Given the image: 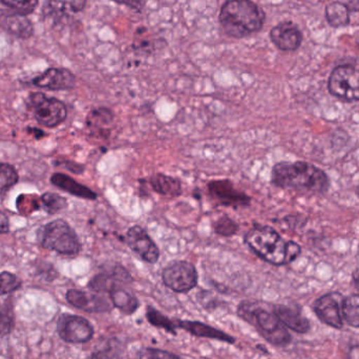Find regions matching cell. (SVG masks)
Here are the masks:
<instances>
[{"instance_id": "1", "label": "cell", "mask_w": 359, "mask_h": 359, "mask_svg": "<svg viewBox=\"0 0 359 359\" xmlns=\"http://www.w3.org/2000/svg\"><path fill=\"white\" fill-rule=\"evenodd\" d=\"M244 241L259 259L274 266L288 265L302 252L299 244L287 242L269 226H255L247 232Z\"/></svg>"}, {"instance_id": "2", "label": "cell", "mask_w": 359, "mask_h": 359, "mask_svg": "<svg viewBox=\"0 0 359 359\" xmlns=\"http://www.w3.org/2000/svg\"><path fill=\"white\" fill-rule=\"evenodd\" d=\"M271 183L276 187L299 190L309 194H324L329 179L320 168L307 162H280L272 168Z\"/></svg>"}, {"instance_id": "3", "label": "cell", "mask_w": 359, "mask_h": 359, "mask_svg": "<svg viewBox=\"0 0 359 359\" xmlns=\"http://www.w3.org/2000/svg\"><path fill=\"white\" fill-rule=\"evenodd\" d=\"M265 14L252 0H226L219 12L224 32L233 38H244L263 27Z\"/></svg>"}, {"instance_id": "4", "label": "cell", "mask_w": 359, "mask_h": 359, "mask_svg": "<svg viewBox=\"0 0 359 359\" xmlns=\"http://www.w3.org/2000/svg\"><path fill=\"white\" fill-rule=\"evenodd\" d=\"M238 314L252 325L257 332L270 344L284 347L291 341L286 327L274 314L273 310H268L264 304L259 302H243L238 308Z\"/></svg>"}, {"instance_id": "5", "label": "cell", "mask_w": 359, "mask_h": 359, "mask_svg": "<svg viewBox=\"0 0 359 359\" xmlns=\"http://www.w3.org/2000/svg\"><path fill=\"white\" fill-rule=\"evenodd\" d=\"M37 240L43 248L67 257H76L81 250L77 233L63 219H56L40 227Z\"/></svg>"}, {"instance_id": "6", "label": "cell", "mask_w": 359, "mask_h": 359, "mask_svg": "<svg viewBox=\"0 0 359 359\" xmlns=\"http://www.w3.org/2000/svg\"><path fill=\"white\" fill-rule=\"evenodd\" d=\"M329 92L345 101H359V67L354 65H339L331 73L328 83Z\"/></svg>"}, {"instance_id": "7", "label": "cell", "mask_w": 359, "mask_h": 359, "mask_svg": "<svg viewBox=\"0 0 359 359\" xmlns=\"http://www.w3.org/2000/svg\"><path fill=\"white\" fill-rule=\"evenodd\" d=\"M34 118L46 128H56L67 119V107L62 101L48 98L42 93H34L29 97Z\"/></svg>"}, {"instance_id": "8", "label": "cell", "mask_w": 359, "mask_h": 359, "mask_svg": "<svg viewBox=\"0 0 359 359\" xmlns=\"http://www.w3.org/2000/svg\"><path fill=\"white\" fill-rule=\"evenodd\" d=\"M198 271L189 262H172L162 271L164 285L175 292L185 293L192 290L198 284Z\"/></svg>"}, {"instance_id": "9", "label": "cell", "mask_w": 359, "mask_h": 359, "mask_svg": "<svg viewBox=\"0 0 359 359\" xmlns=\"http://www.w3.org/2000/svg\"><path fill=\"white\" fill-rule=\"evenodd\" d=\"M58 332L63 341L69 344H84L94 337V328L86 318L78 316H61Z\"/></svg>"}, {"instance_id": "10", "label": "cell", "mask_w": 359, "mask_h": 359, "mask_svg": "<svg viewBox=\"0 0 359 359\" xmlns=\"http://www.w3.org/2000/svg\"><path fill=\"white\" fill-rule=\"evenodd\" d=\"M126 243L128 247L143 261L156 264L160 259V249L147 230L141 226L135 225L126 232Z\"/></svg>"}, {"instance_id": "11", "label": "cell", "mask_w": 359, "mask_h": 359, "mask_svg": "<svg viewBox=\"0 0 359 359\" xmlns=\"http://www.w3.org/2000/svg\"><path fill=\"white\" fill-rule=\"evenodd\" d=\"M209 194L222 206L246 207L250 204V196L236 189L229 180H217L208 184Z\"/></svg>"}, {"instance_id": "12", "label": "cell", "mask_w": 359, "mask_h": 359, "mask_svg": "<svg viewBox=\"0 0 359 359\" xmlns=\"http://www.w3.org/2000/svg\"><path fill=\"white\" fill-rule=\"evenodd\" d=\"M344 297L339 293H329L320 297L314 304V312L323 323L341 329L343 327Z\"/></svg>"}, {"instance_id": "13", "label": "cell", "mask_w": 359, "mask_h": 359, "mask_svg": "<svg viewBox=\"0 0 359 359\" xmlns=\"http://www.w3.org/2000/svg\"><path fill=\"white\" fill-rule=\"evenodd\" d=\"M133 282L130 272L120 265L113 269L95 276L88 283V288L96 293H109L118 288H123Z\"/></svg>"}, {"instance_id": "14", "label": "cell", "mask_w": 359, "mask_h": 359, "mask_svg": "<svg viewBox=\"0 0 359 359\" xmlns=\"http://www.w3.org/2000/svg\"><path fill=\"white\" fill-rule=\"evenodd\" d=\"M34 86L50 90H67L75 88L76 78L67 69H48L33 80Z\"/></svg>"}, {"instance_id": "15", "label": "cell", "mask_w": 359, "mask_h": 359, "mask_svg": "<svg viewBox=\"0 0 359 359\" xmlns=\"http://www.w3.org/2000/svg\"><path fill=\"white\" fill-rule=\"evenodd\" d=\"M67 301L73 307L88 312L100 313V312H107L111 309V304L104 297H102L101 293L88 294L83 291L71 289L67 291Z\"/></svg>"}, {"instance_id": "16", "label": "cell", "mask_w": 359, "mask_h": 359, "mask_svg": "<svg viewBox=\"0 0 359 359\" xmlns=\"http://www.w3.org/2000/svg\"><path fill=\"white\" fill-rule=\"evenodd\" d=\"M270 38L276 48L290 52L301 46L303 35L292 22H283L271 29Z\"/></svg>"}, {"instance_id": "17", "label": "cell", "mask_w": 359, "mask_h": 359, "mask_svg": "<svg viewBox=\"0 0 359 359\" xmlns=\"http://www.w3.org/2000/svg\"><path fill=\"white\" fill-rule=\"evenodd\" d=\"M177 328L183 329L190 334L198 337H206V339H217V341H225L228 344H233V337L228 335L227 333L213 328L208 325L202 324L200 322H190V320H180L176 322Z\"/></svg>"}, {"instance_id": "18", "label": "cell", "mask_w": 359, "mask_h": 359, "mask_svg": "<svg viewBox=\"0 0 359 359\" xmlns=\"http://www.w3.org/2000/svg\"><path fill=\"white\" fill-rule=\"evenodd\" d=\"M272 309L285 327H288L297 333H307L310 330V324L307 318H304L297 310L284 305L273 306Z\"/></svg>"}, {"instance_id": "19", "label": "cell", "mask_w": 359, "mask_h": 359, "mask_svg": "<svg viewBox=\"0 0 359 359\" xmlns=\"http://www.w3.org/2000/svg\"><path fill=\"white\" fill-rule=\"evenodd\" d=\"M114 115L107 107L93 109L86 118V124L96 136L107 137L111 133Z\"/></svg>"}, {"instance_id": "20", "label": "cell", "mask_w": 359, "mask_h": 359, "mask_svg": "<svg viewBox=\"0 0 359 359\" xmlns=\"http://www.w3.org/2000/svg\"><path fill=\"white\" fill-rule=\"evenodd\" d=\"M50 182L57 187L78 198H86V200H96L97 194L90 188L82 184L78 183L71 177L63 174H54L50 178Z\"/></svg>"}, {"instance_id": "21", "label": "cell", "mask_w": 359, "mask_h": 359, "mask_svg": "<svg viewBox=\"0 0 359 359\" xmlns=\"http://www.w3.org/2000/svg\"><path fill=\"white\" fill-rule=\"evenodd\" d=\"M151 189L160 196L177 198L182 194V183L179 179L168 175L156 174L149 179Z\"/></svg>"}, {"instance_id": "22", "label": "cell", "mask_w": 359, "mask_h": 359, "mask_svg": "<svg viewBox=\"0 0 359 359\" xmlns=\"http://www.w3.org/2000/svg\"><path fill=\"white\" fill-rule=\"evenodd\" d=\"M109 294L113 307L119 309L122 313L130 316L139 308V301L137 297L124 288L115 289Z\"/></svg>"}, {"instance_id": "23", "label": "cell", "mask_w": 359, "mask_h": 359, "mask_svg": "<svg viewBox=\"0 0 359 359\" xmlns=\"http://www.w3.org/2000/svg\"><path fill=\"white\" fill-rule=\"evenodd\" d=\"M326 18L332 27H346L350 23V10L347 4L331 2L326 8Z\"/></svg>"}, {"instance_id": "24", "label": "cell", "mask_w": 359, "mask_h": 359, "mask_svg": "<svg viewBox=\"0 0 359 359\" xmlns=\"http://www.w3.org/2000/svg\"><path fill=\"white\" fill-rule=\"evenodd\" d=\"M1 25L6 31L20 38H29L33 34L31 22L22 15L6 17Z\"/></svg>"}, {"instance_id": "25", "label": "cell", "mask_w": 359, "mask_h": 359, "mask_svg": "<svg viewBox=\"0 0 359 359\" xmlns=\"http://www.w3.org/2000/svg\"><path fill=\"white\" fill-rule=\"evenodd\" d=\"M86 0H50V8L59 16H71L83 11Z\"/></svg>"}, {"instance_id": "26", "label": "cell", "mask_w": 359, "mask_h": 359, "mask_svg": "<svg viewBox=\"0 0 359 359\" xmlns=\"http://www.w3.org/2000/svg\"><path fill=\"white\" fill-rule=\"evenodd\" d=\"M343 318L350 326L359 328V294L350 295L344 299Z\"/></svg>"}, {"instance_id": "27", "label": "cell", "mask_w": 359, "mask_h": 359, "mask_svg": "<svg viewBox=\"0 0 359 359\" xmlns=\"http://www.w3.org/2000/svg\"><path fill=\"white\" fill-rule=\"evenodd\" d=\"M18 174L10 164L0 163V198L18 182Z\"/></svg>"}, {"instance_id": "28", "label": "cell", "mask_w": 359, "mask_h": 359, "mask_svg": "<svg viewBox=\"0 0 359 359\" xmlns=\"http://www.w3.org/2000/svg\"><path fill=\"white\" fill-rule=\"evenodd\" d=\"M147 316V320L153 326L164 329V330L168 331V332L172 333V334H176V323L172 322L170 318H166L161 312L154 309V308H149Z\"/></svg>"}, {"instance_id": "29", "label": "cell", "mask_w": 359, "mask_h": 359, "mask_svg": "<svg viewBox=\"0 0 359 359\" xmlns=\"http://www.w3.org/2000/svg\"><path fill=\"white\" fill-rule=\"evenodd\" d=\"M213 230L219 236H224V238H230L238 231V225L231 217L223 215V217H219L217 221L213 222Z\"/></svg>"}, {"instance_id": "30", "label": "cell", "mask_w": 359, "mask_h": 359, "mask_svg": "<svg viewBox=\"0 0 359 359\" xmlns=\"http://www.w3.org/2000/svg\"><path fill=\"white\" fill-rule=\"evenodd\" d=\"M21 287V280L18 276L11 272H2L0 273V295L8 294L18 290Z\"/></svg>"}, {"instance_id": "31", "label": "cell", "mask_w": 359, "mask_h": 359, "mask_svg": "<svg viewBox=\"0 0 359 359\" xmlns=\"http://www.w3.org/2000/svg\"><path fill=\"white\" fill-rule=\"evenodd\" d=\"M43 207L48 213H56L62 210L67 205V200L56 194H46L41 196Z\"/></svg>"}, {"instance_id": "32", "label": "cell", "mask_w": 359, "mask_h": 359, "mask_svg": "<svg viewBox=\"0 0 359 359\" xmlns=\"http://www.w3.org/2000/svg\"><path fill=\"white\" fill-rule=\"evenodd\" d=\"M0 1L8 8H14L21 15L33 12L38 4V0H0Z\"/></svg>"}, {"instance_id": "33", "label": "cell", "mask_w": 359, "mask_h": 359, "mask_svg": "<svg viewBox=\"0 0 359 359\" xmlns=\"http://www.w3.org/2000/svg\"><path fill=\"white\" fill-rule=\"evenodd\" d=\"M139 359H180L176 354L172 352L164 351V350L147 348L141 350L139 353Z\"/></svg>"}, {"instance_id": "34", "label": "cell", "mask_w": 359, "mask_h": 359, "mask_svg": "<svg viewBox=\"0 0 359 359\" xmlns=\"http://www.w3.org/2000/svg\"><path fill=\"white\" fill-rule=\"evenodd\" d=\"M14 326V318H13L11 310L8 308L0 309V337L10 333Z\"/></svg>"}, {"instance_id": "35", "label": "cell", "mask_w": 359, "mask_h": 359, "mask_svg": "<svg viewBox=\"0 0 359 359\" xmlns=\"http://www.w3.org/2000/svg\"><path fill=\"white\" fill-rule=\"evenodd\" d=\"M119 358V350L116 346L109 344L107 348L100 350V351L95 352L88 359H118Z\"/></svg>"}, {"instance_id": "36", "label": "cell", "mask_w": 359, "mask_h": 359, "mask_svg": "<svg viewBox=\"0 0 359 359\" xmlns=\"http://www.w3.org/2000/svg\"><path fill=\"white\" fill-rule=\"evenodd\" d=\"M118 4H123L128 8H134V10L140 11L144 6V0H111Z\"/></svg>"}, {"instance_id": "37", "label": "cell", "mask_w": 359, "mask_h": 359, "mask_svg": "<svg viewBox=\"0 0 359 359\" xmlns=\"http://www.w3.org/2000/svg\"><path fill=\"white\" fill-rule=\"evenodd\" d=\"M10 230V222L8 217L0 211V233H6Z\"/></svg>"}, {"instance_id": "38", "label": "cell", "mask_w": 359, "mask_h": 359, "mask_svg": "<svg viewBox=\"0 0 359 359\" xmlns=\"http://www.w3.org/2000/svg\"><path fill=\"white\" fill-rule=\"evenodd\" d=\"M350 12H356L359 11V0H349L347 4Z\"/></svg>"}, {"instance_id": "39", "label": "cell", "mask_w": 359, "mask_h": 359, "mask_svg": "<svg viewBox=\"0 0 359 359\" xmlns=\"http://www.w3.org/2000/svg\"><path fill=\"white\" fill-rule=\"evenodd\" d=\"M349 359H359V346H354L349 352Z\"/></svg>"}, {"instance_id": "40", "label": "cell", "mask_w": 359, "mask_h": 359, "mask_svg": "<svg viewBox=\"0 0 359 359\" xmlns=\"http://www.w3.org/2000/svg\"><path fill=\"white\" fill-rule=\"evenodd\" d=\"M355 278L356 284H358L359 286V273L358 274V276H355V278Z\"/></svg>"}]
</instances>
